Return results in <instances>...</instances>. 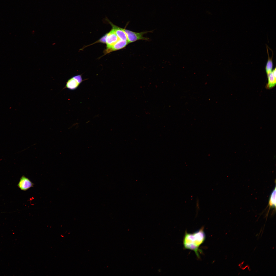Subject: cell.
I'll return each mask as SVG.
<instances>
[{
	"mask_svg": "<svg viewBox=\"0 0 276 276\" xmlns=\"http://www.w3.org/2000/svg\"><path fill=\"white\" fill-rule=\"evenodd\" d=\"M268 83L266 86V88L270 89L274 87L276 83V69L275 68L272 72L267 75Z\"/></svg>",
	"mask_w": 276,
	"mask_h": 276,
	"instance_id": "ba28073f",
	"label": "cell"
},
{
	"mask_svg": "<svg viewBox=\"0 0 276 276\" xmlns=\"http://www.w3.org/2000/svg\"><path fill=\"white\" fill-rule=\"evenodd\" d=\"M268 206L269 210L271 208H276V187L272 191L270 195Z\"/></svg>",
	"mask_w": 276,
	"mask_h": 276,
	"instance_id": "9c48e42d",
	"label": "cell"
},
{
	"mask_svg": "<svg viewBox=\"0 0 276 276\" xmlns=\"http://www.w3.org/2000/svg\"><path fill=\"white\" fill-rule=\"evenodd\" d=\"M33 185L34 184L29 179L23 176L20 178L17 186L21 190L25 191L33 187Z\"/></svg>",
	"mask_w": 276,
	"mask_h": 276,
	"instance_id": "8992f818",
	"label": "cell"
},
{
	"mask_svg": "<svg viewBox=\"0 0 276 276\" xmlns=\"http://www.w3.org/2000/svg\"><path fill=\"white\" fill-rule=\"evenodd\" d=\"M267 51L268 56V58L266 64L265 69L267 75H268L271 73L273 70V63L272 61L273 57H272L271 58L269 57L268 50L267 48Z\"/></svg>",
	"mask_w": 276,
	"mask_h": 276,
	"instance_id": "30bf717a",
	"label": "cell"
},
{
	"mask_svg": "<svg viewBox=\"0 0 276 276\" xmlns=\"http://www.w3.org/2000/svg\"><path fill=\"white\" fill-rule=\"evenodd\" d=\"M106 20L111 26L112 29L119 39L121 40L127 41L126 35L124 31V29L118 27L112 23L107 18H106Z\"/></svg>",
	"mask_w": 276,
	"mask_h": 276,
	"instance_id": "277c9868",
	"label": "cell"
},
{
	"mask_svg": "<svg viewBox=\"0 0 276 276\" xmlns=\"http://www.w3.org/2000/svg\"><path fill=\"white\" fill-rule=\"evenodd\" d=\"M124 31L126 34L128 43H132L140 40L149 41V38L143 36L144 34L151 31H144L136 32L124 28Z\"/></svg>",
	"mask_w": 276,
	"mask_h": 276,
	"instance_id": "7a4b0ae2",
	"label": "cell"
},
{
	"mask_svg": "<svg viewBox=\"0 0 276 276\" xmlns=\"http://www.w3.org/2000/svg\"><path fill=\"white\" fill-rule=\"evenodd\" d=\"M106 34L101 37L100 39L98 41H97V42H99L102 43H106Z\"/></svg>",
	"mask_w": 276,
	"mask_h": 276,
	"instance_id": "8fae6325",
	"label": "cell"
},
{
	"mask_svg": "<svg viewBox=\"0 0 276 276\" xmlns=\"http://www.w3.org/2000/svg\"><path fill=\"white\" fill-rule=\"evenodd\" d=\"M206 238V234L203 227L192 233L185 231L183 240L184 248L194 251L197 257L199 259V248L204 243Z\"/></svg>",
	"mask_w": 276,
	"mask_h": 276,
	"instance_id": "6da1fadb",
	"label": "cell"
},
{
	"mask_svg": "<svg viewBox=\"0 0 276 276\" xmlns=\"http://www.w3.org/2000/svg\"><path fill=\"white\" fill-rule=\"evenodd\" d=\"M106 35V49H108L112 46L119 39L112 28Z\"/></svg>",
	"mask_w": 276,
	"mask_h": 276,
	"instance_id": "5b68a950",
	"label": "cell"
},
{
	"mask_svg": "<svg viewBox=\"0 0 276 276\" xmlns=\"http://www.w3.org/2000/svg\"><path fill=\"white\" fill-rule=\"evenodd\" d=\"M83 81L81 75L73 76L66 82L63 89L67 88L70 90H75L78 88Z\"/></svg>",
	"mask_w": 276,
	"mask_h": 276,
	"instance_id": "3957f363",
	"label": "cell"
},
{
	"mask_svg": "<svg viewBox=\"0 0 276 276\" xmlns=\"http://www.w3.org/2000/svg\"><path fill=\"white\" fill-rule=\"evenodd\" d=\"M127 41L119 40L112 46L106 49L105 51V53L106 54L111 52L122 49L126 47L128 44Z\"/></svg>",
	"mask_w": 276,
	"mask_h": 276,
	"instance_id": "52a82bcc",
	"label": "cell"
}]
</instances>
